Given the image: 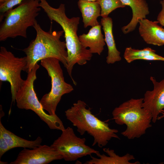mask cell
Wrapping results in <instances>:
<instances>
[{
	"label": "cell",
	"mask_w": 164,
	"mask_h": 164,
	"mask_svg": "<svg viewBox=\"0 0 164 164\" xmlns=\"http://www.w3.org/2000/svg\"><path fill=\"white\" fill-rule=\"evenodd\" d=\"M39 6L44 10L51 21H54L61 27L64 33V38L67 53V73L75 85L77 83L73 78L72 73L74 66L85 64L90 60L92 54L89 49L81 44L77 35L79 17L68 18L65 12L64 4L61 3L57 8L50 6L46 0H39Z\"/></svg>",
	"instance_id": "1"
},
{
	"label": "cell",
	"mask_w": 164,
	"mask_h": 164,
	"mask_svg": "<svg viewBox=\"0 0 164 164\" xmlns=\"http://www.w3.org/2000/svg\"><path fill=\"white\" fill-rule=\"evenodd\" d=\"M49 30L44 31L36 20L33 27L36 32L35 38L22 50L26 55L27 63L24 71L31 70L35 65L43 59L53 57L58 59L66 68L67 53L65 41L60 40L63 30H52V22Z\"/></svg>",
	"instance_id": "2"
},
{
	"label": "cell",
	"mask_w": 164,
	"mask_h": 164,
	"mask_svg": "<svg viewBox=\"0 0 164 164\" xmlns=\"http://www.w3.org/2000/svg\"><path fill=\"white\" fill-rule=\"evenodd\" d=\"M86 106L84 101L79 100L65 111L67 119L81 135L87 132L94 138L92 146L97 145L100 148L106 146L113 138L120 139L116 134L118 130L110 128L108 123L95 116Z\"/></svg>",
	"instance_id": "3"
},
{
	"label": "cell",
	"mask_w": 164,
	"mask_h": 164,
	"mask_svg": "<svg viewBox=\"0 0 164 164\" xmlns=\"http://www.w3.org/2000/svg\"><path fill=\"white\" fill-rule=\"evenodd\" d=\"M143 98H131L115 108L112 112L113 119L118 125H125L121 133L128 139L139 138L152 126L151 114L142 106Z\"/></svg>",
	"instance_id": "4"
},
{
	"label": "cell",
	"mask_w": 164,
	"mask_h": 164,
	"mask_svg": "<svg viewBox=\"0 0 164 164\" xmlns=\"http://www.w3.org/2000/svg\"><path fill=\"white\" fill-rule=\"evenodd\" d=\"M39 0H25L0 19V41L18 36L27 37V30L34 25L40 11Z\"/></svg>",
	"instance_id": "5"
},
{
	"label": "cell",
	"mask_w": 164,
	"mask_h": 164,
	"mask_svg": "<svg viewBox=\"0 0 164 164\" xmlns=\"http://www.w3.org/2000/svg\"><path fill=\"white\" fill-rule=\"evenodd\" d=\"M39 67L36 63L31 70L27 73L26 80L16 94L17 106L19 109L33 111L50 129L62 131L65 129L62 121L56 114L50 115L45 112L34 90L33 83L36 79V72Z\"/></svg>",
	"instance_id": "6"
},
{
	"label": "cell",
	"mask_w": 164,
	"mask_h": 164,
	"mask_svg": "<svg viewBox=\"0 0 164 164\" xmlns=\"http://www.w3.org/2000/svg\"><path fill=\"white\" fill-rule=\"evenodd\" d=\"M59 60L51 57L41 60V64L46 70L51 79V88L50 91L45 94L40 102L44 110L50 115L56 114L57 106L63 95L73 90V86L66 82Z\"/></svg>",
	"instance_id": "7"
},
{
	"label": "cell",
	"mask_w": 164,
	"mask_h": 164,
	"mask_svg": "<svg viewBox=\"0 0 164 164\" xmlns=\"http://www.w3.org/2000/svg\"><path fill=\"white\" fill-rule=\"evenodd\" d=\"M27 63L26 56L15 57L4 46L0 50V80L7 81L11 86L12 102H15L16 94L24 84L21 77Z\"/></svg>",
	"instance_id": "8"
},
{
	"label": "cell",
	"mask_w": 164,
	"mask_h": 164,
	"mask_svg": "<svg viewBox=\"0 0 164 164\" xmlns=\"http://www.w3.org/2000/svg\"><path fill=\"white\" fill-rule=\"evenodd\" d=\"M62 132L51 145L65 161H74L99 152L86 145L85 138L77 137L72 128L68 127Z\"/></svg>",
	"instance_id": "9"
},
{
	"label": "cell",
	"mask_w": 164,
	"mask_h": 164,
	"mask_svg": "<svg viewBox=\"0 0 164 164\" xmlns=\"http://www.w3.org/2000/svg\"><path fill=\"white\" fill-rule=\"evenodd\" d=\"M63 159L51 146L41 145L30 149L24 148L10 164H47Z\"/></svg>",
	"instance_id": "10"
},
{
	"label": "cell",
	"mask_w": 164,
	"mask_h": 164,
	"mask_svg": "<svg viewBox=\"0 0 164 164\" xmlns=\"http://www.w3.org/2000/svg\"><path fill=\"white\" fill-rule=\"evenodd\" d=\"M150 80L153 84V89L145 92L142 105L151 114L152 121L155 123L164 109V78L158 82L154 77H151Z\"/></svg>",
	"instance_id": "11"
},
{
	"label": "cell",
	"mask_w": 164,
	"mask_h": 164,
	"mask_svg": "<svg viewBox=\"0 0 164 164\" xmlns=\"http://www.w3.org/2000/svg\"><path fill=\"white\" fill-rule=\"evenodd\" d=\"M139 34L147 44L162 46L164 45V29L157 21L145 19L139 20Z\"/></svg>",
	"instance_id": "12"
},
{
	"label": "cell",
	"mask_w": 164,
	"mask_h": 164,
	"mask_svg": "<svg viewBox=\"0 0 164 164\" xmlns=\"http://www.w3.org/2000/svg\"><path fill=\"white\" fill-rule=\"evenodd\" d=\"M79 39L82 46L89 48L92 53L100 55L104 50L105 43L100 25L91 27L87 34L79 36Z\"/></svg>",
	"instance_id": "13"
},
{
	"label": "cell",
	"mask_w": 164,
	"mask_h": 164,
	"mask_svg": "<svg viewBox=\"0 0 164 164\" xmlns=\"http://www.w3.org/2000/svg\"><path fill=\"white\" fill-rule=\"evenodd\" d=\"M121 0L125 6H130L132 12V17L131 21L121 28L123 33L126 34L134 30L139 20L145 19L149 12L148 4L145 0Z\"/></svg>",
	"instance_id": "14"
},
{
	"label": "cell",
	"mask_w": 164,
	"mask_h": 164,
	"mask_svg": "<svg viewBox=\"0 0 164 164\" xmlns=\"http://www.w3.org/2000/svg\"><path fill=\"white\" fill-rule=\"evenodd\" d=\"M101 23L104 34V40L108 48L106 62L108 64L120 61V52L117 49L112 32L113 21L109 17L102 18Z\"/></svg>",
	"instance_id": "15"
},
{
	"label": "cell",
	"mask_w": 164,
	"mask_h": 164,
	"mask_svg": "<svg viewBox=\"0 0 164 164\" xmlns=\"http://www.w3.org/2000/svg\"><path fill=\"white\" fill-rule=\"evenodd\" d=\"M103 151L108 155L101 154L98 152L96 154L98 158L90 156L91 159L86 161L84 164H139L140 162L136 161L132 163L130 161L134 159L133 155L127 153L123 156H120L114 152V150L109 148H104Z\"/></svg>",
	"instance_id": "16"
},
{
	"label": "cell",
	"mask_w": 164,
	"mask_h": 164,
	"mask_svg": "<svg viewBox=\"0 0 164 164\" xmlns=\"http://www.w3.org/2000/svg\"><path fill=\"white\" fill-rule=\"evenodd\" d=\"M77 5L81 14L84 28L100 25L97 18L101 16V8L96 1L79 0Z\"/></svg>",
	"instance_id": "17"
},
{
	"label": "cell",
	"mask_w": 164,
	"mask_h": 164,
	"mask_svg": "<svg viewBox=\"0 0 164 164\" xmlns=\"http://www.w3.org/2000/svg\"><path fill=\"white\" fill-rule=\"evenodd\" d=\"M0 134L5 138L10 149L18 147L32 149L40 145L43 140L40 136L33 141L21 138L7 129L2 124L0 119Z\"/></svg>",
	"instance_id": "18"
},
{
	"label": "cell",
	"mask_w": 164,
	"mask_h": 164,
	"mask_svg": "<svg viewBox=\"0 0 164 164\" xmlns=\"http://www.w3.org/2000/svg\"><path fill=\"white\" fill-rule=\"evenodd\" d=\"M155 53V51L149 47L137 50L128 47L126 48L123 56L126 61L130 63L135 60H140L145 56Z\"/></svg>",
	"instance_id": "19"
},
{
	"label": "cell",
	"mask_w": 164,
	"mask_h": 164,
	"mask_svg": "<svg viewBox=\"0 0 164 164\" xmlns=\"http://www.w3.org/2000/svg\"><path fill=\"white\" fill-rule=\"evenodd\" d=\"M96 1L100 5L101 16L102 18L108 17L109 14L114 10L126 6L121 0H97Z\"/></svg>",
	"instance_id": "20"
},
{
	"label": "cell",
	"mask_w": 164,
	"mask_h": 164,
	"mask_svg": "<svg viewBox=\"0 0 164 164\" xmlns=\"http://www.w3.org/2000/svg\"><path fill=\"white\" fill-rule=\"evenodd\" d=\"M25 0H7L3 4L0 5V19L9 10L13 8L15 6L19 5Z\"/></svg>",
	"instance_id": "21"
},
{
	"label": "cell",
	"mask_w": 164,
	"mask_h": 164,
	"mask_svg": "<svg viewBox=\"0 0 164 164\" xmlns=\"http://www.w3.org/2000/svg\"><path fill=\"white\" fill-rule=\"evenodd\" d=\"M10 149L5 138L0 134V159Z\"/></svg>",
	"instance_id": "22"
},
{
	"label": "cell",
	"mask_w": 164,
	"mask_h": 164,
	"mask_svg": "<svg viewBox=\"0 0 164 164\" xmlns=\"http://www.w3.org/2000/svg\"><path fill=\"white\" fill-rule=\"evenodd\" d=\"M162 6V9L157 17V21L162 26H164V1H160Z\"/></svg>",
	"instance_id": "23"
},
{
	"label": "cell",
	"mask_w": 164,
	"mask_h": 164,
	"mask_svg": "<svg viewBox=\"0 0 164 164\" xmlns=\"http://www.w3.org/2000/svg\"><path fill=\"white\" fill-rule=\"evenodd\" d=\"M161 113L162 115L158 117L157 120H159L164 118V110L162 111Z\"/></svg>",
	"instance_id": "24"
},
{
	"label": "cell",
	"mask_w": 164,
	"mask_h": 164,
	"mask_svg": "<svg viewBox=\"0 0 164 164\" xmlns=\"http://www.w3.org/2000/svg\"><path fill=\"white\" fill-rule=\"evenodd\" d=\"M7 0H0V5L3 4Z\"/></svg>",
	"instance_id": "25"
},
{
	"label": "cell",
	"mask_w": 164,
	"mask_h": 164,
	"mask_svg": "<svg viewBox=\"0 0 164 164\" xmlns=\"http://www.w3.org/2000/svg\"><path fill=\"white\" fill-rule=\"evenodd\" d=\"M83 0L88 1L94 2L96 1L97 0Z\"/></svg>",
	"instance_id": "26"
},
{
	"label": "cell",
	"mask_w": 164,
	"mask_h": 164,
	"mask_svg": "<svg viewBox=\"0 0 164 164\" xmlns=\"http://www.w3.org/2000/svg\"><path fill=\"white\" fill-rule=\"evenodd\" d=\"M162 0L164 1V0Z\"/></svg>",
	"instance_id": "27"
}]
</instances>
